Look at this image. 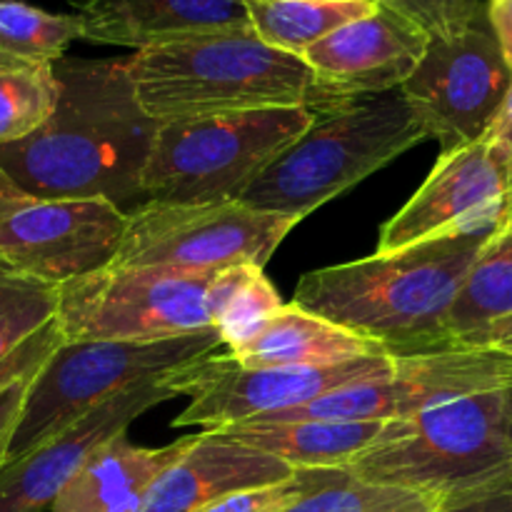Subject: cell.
Listing matches in <instances>:
<instances>
[{
  "label": "cell",
  "instance_id": "1",
  "mask_svg": "<svg viewBox=\"0 0 512 512\" xmlns=\"http://www.w3.org/2000/svg\"><path fill=\"white\" fill-rule=\"evenodd\" d=\"M60 98L25 140L0 148V170L48 200L143 198V175L160 123L145 113L125 60L55 63Z\"/></svg>",
  "mask_w": 512,
  "mask_h": 512
},
{
  "label": "cell",
  "instance_id": "2",
  "mask_svg": "<svg viewBox=\"0 0 512 512\" xmlns=\"http://www.w3.org/2000/svg\"><path fill=\"white\" fill-rule=\"evenodd\" d=\"M493 230L425 240L313 270L293 303L385 350L390 358L455 350L450 318Z\"/></svg>",
  "mask_w": 512,
  "mask_h": 512
},
{
  "label": "cell",
  "instance_id": "3",
  "mask_svg": "<svg viewBox=\"0 0 512 512\" xmlns=\"http://www.w3.org/2000/svg\"><path fill=\"white\" fill-rule=\"evenodd\" d=\"M140 105L158 123L265 108H330L298 55L263 43L253 28L208 30L148 45L125 58Z\"/></svg>",
  "mask_w": 512,
  "mask_h": 512
},
{
  "label": "cell",
  "instance_id": "4",
  "mask_svg": "<svg viewBox=\"0 0 512 512\" xmlns=\"http://www.w3.org/2000/svg\"><path fill=\"white\" fill-rule=\"evenodd\" d=\"M345 470L365 483L425 495L438 508L510 488L505 390L388 420L378 440Z\"/></svg>",
  "mask_w": 512,
  "mask_h": 512
},
{
  "label": "cell",
  "instance_id": "5",
  "mask_svg": "<svg viewBox=\"0 0 512 512\" xmlns=\"http://www.w3.org/2000/svg\"><path fill=\"white\" fill-rule=\"evenodd\" d=\"M423 140L428 135L400 90L343 100L318 110L313 125L240 200L263 213L303 220Z\"/></svg>",
  "mask_w": 512,
  "mask_h": 512
},
{
  "label": "cell",
  "instance_id": "6",
  "mask_svg": "<svg viewBox=\"0 0 512 512\" xmlns=\"http://www.w3.org/2000/svg\"><path fill=\"white\" fill-rule=\"evenodd\" d=\"M313 120L310 108H265L160 123L143 175V198L153 203L240 200Z\"/></svg>",
  "mask_w": 512,
  "mask_h": 512
},
{
  "label": "cell",
  "instance_id": "7",
  "mask_svg": "<svg viewBox=\"0 0 512 512\" xmlns=\"http://www.w3.org/2000/svg\"><path fill=\"white\" fill-rule=\"evenodd\" d=\"M220 348L225 340L218 328L150 343H63L30 383L8 463L53 440L130 385L168 378Z\"/></svg>",
  "mask_w": 512,
  "mask_h": 512
},
{
  "label": "cell",
  "instance_id": "8",
  "mask_svg": "<svg viewBox=\"0 0 512 512\" xmlns=\"http://www.w3.org/2000/svg\"><path fill=\"white\" fill-rule=\"evenodd\" d=\"M300 220L245 205L153 203L128 213L115 250V268H155L173 273H218L233 265L265 268Z\"/></svg>",
  "mask_w": 512,
  "mask_h": 512
},
{
  "label": "cell",
  "instance_id": "9",
  "mask_svg": "<svg viewBox=\"0 0 512 512\" xmlns=\"http://www.w3.org/2000/svg\"><path fill=\"white\" fill-rule=\"evenodd\" d=\"M215 273L105 268L60 285L58 323L65 343H150L213 328L208 288Z\"/></svg>",
  "mask_w": 512,
  "mask_h": 512
},
{
  "label": "cell",
  "instance_id": "10",
  "mask_svg": "<svg viewBox=\"0 0 512 512\" xmlns=\"http://www.w3.org/2000/svg\"><path fill=\"white\" fill-rule=\"evenodd\" d=\"M512 68L495 38L488 8L445 38H430L423 60L400 88L440 153L475 143L493 128L510 93Z\"/></svg>",
  "mask_w": 512,
  "mask_h": 512
},
{
  "label": "cell",
  "instance_id": "11",
  "mask_svg": "<svg viewBox=\"0 0 512 512\" xmlns=\"http://www.w3.org/2000/svg\"><path fill=\"white\" fill-rule=\"evenodd\" d=\"M512 385V355L495 348H455L443 353L393 358L388 373L333 390L318 400L265 415L250 423L333 420V423H388L435 405Z\"/></svg>",
  "mask_w": 512,
  "mask_h": 512
},
{
  "label": "cell",
  "instance_id": "12",
  "mask_svg": "<svg viewBox=\"0 0 512 512\" xmlns=\"http://www.w3.org/2000/svg\"><path fill=\"white\" fill-rule=\"evenodd\" d=\"M393 358H360L338 365L305 368H245L230 353H215L165 378V385L188 398L175 428L218 430L250 423L318 400L333 390L365 383L388 373Z\"/></svg>",
  "mask_w": 512,
  "mask_h": 512
},
{
  "label": "cell",
  "instance_id": "13",
  "mask_svg": "<svg viewBox=\"0 0 512 512\" xmlns=\"http://www.w3.org/2000/svg\"><path fill=\"white\" fill-rule=\"evenodd\" d=\"M128 213L108 200H48L0 170V270L63 285L113 263Z\"/></svg>",
  "mask_w": 512,
  "mask_h": 512
},
{
  "label": "cell",
  "instance_id": "14",
  "mask_svg": "<svg viewBox=\"0 0 512 512\" xmlns=\"http://www.w3.org/2000/svg\"><path fill=\"white\" fill-rule=\"evenodd\" d=\"M512 228V150L493 130L440 153L425 183L383 225L375 253L458 233Z\"/></svg>",
  "mask_w": 512,
  "mask_h": 512
},
{
  "label": "cell",
  "instance_id": "15",
  "mask_svg": "<svg viewBox=\"0 0 512 512\" xmlns=\"http://www.w3.org/2000/svg\"><path fill=\"white\" fill-rule=\"evenodd\" d=\"M173 398L175 393L165 385V378L143 380L105 400L40 448L10 460L0 470V512L50 510L95 450L128 433L140 415Z\"/></svg>",
  "mask_w": 512,
  "mask_h": 512
},
{
  "label": "cell",
  "instance_id": "16",
  "mask_svg": "<svg viewBox=\"0 0 512 512\" xmlns=\"http://www.w3.org/2000/svg\"><path fill=\"white\" fill-rule=\"evenodd\" d=\"M430 35L398 10L375 3L303 53L330 103L400 90L428 50Z\"/></svg>",
  "mask_w": 512,
  "mask_h": 512
},
{
  "label": "cell",
  "instance_id": "17",
  "mask_svg": "<svg viewBox=\"0 0 512 512\" xmlns=\"http://www.w3.org/2000/svg\"><path fill=\"white\" fill-rule=\"evenodd\" d=\"M293 473L280 458L203 430L193 448L155 480L140 512H198L235 490L278 483Z\"/></svg>",
  "mask_w": 512,
  "mask_h": 512
},
{
  "label": "cell",
  "instance_id": "18",
  "mask_svg": "<svg viewBox=\"0 0 512 512\" xmlns=\"http://www.w3.org/2000/svg\"><path fill=\"white\" fill-rule=\"evenodd\" d=\"M83 40L143 50L180 35L250 28L245 0H80Z\"/></svg>",
  "mask_w": 512,
  "mask_h": 512
},
{
  "label": "cell",
  "instance_id": "19",
  "mask_svg": "<svg viewBox=\"0 0 512 512\" xmlns=\"http://www.w3.org/2000/svg\"><path fill=\"white\" fill-rule=\"evenodd\" d=\"M195 440L198 435L178 438L163 448H138L125 435L113 438L90 455L50 512H140L155 480L173 468Z\"/></svg>",
  "mask_w": 512,
  "mask_h": 512
},
{
  "label": "cell",
  "instance_id": "20",
  "mask_svg": "<svg viewBox=\"0 0 512 512\" xmlns=\"http://www.w3.org/2000/svg\"><path fill=\"white\" fill-rule=\"evenodd\" d=\"M228 353L245 368H305L388 355L373 340L360 338L295 303L283 305L258 333Z\"/></svg>",
  "mask_w": 512,
  "mask_h": 512
},
{
  "label": "cell",
  "instance_id": "21",
  "mask_svg": "<svg viewBox=\"0 0 512 512\" xmlns=\"http://www.w3.org/2000/svg\"><path fill=\"white\" fill-rule=\"evenodd\" d=\"M385 423H333V420H288V423H238L213 433L280 458L293 470H345L378 440Z\"/></svg>",
  "mask_w": 512,
  "mask_h": 512
},
{
  "label": "cell",
  "instance_id": "22",
  "mask_svg": "<svg viewBox=\"0 0 512 512\" xmlns=\"http://www.w3.org/2000/svg\"><path fill=\"white\" fill-rule=\"evenodd\" d=\"M378 0H245L250 28L263 43L298 55L350 20L375 8Z\"/></svg>",
  "mask_w": 512,
  "mask_h": 512
},
{
  "label": "cell",
  "instance_id": "23",
  "mask_svg": "<svg viewBox=\"0 0 512 512\" xmlns=\"http://www.w3.org/2000/svg\"><path fill=\"white\" fill-rule=\"evenodd\" d=\"M508 315H512V228L493 235L465 280L450 318L455 348H478L485 330Z\"/></svg>",
  "mask_w": 512,
  "mask_h": 512
},
{
  "label": "cell",
  "instance_id": "24",
  "mask_svg": "<svg viewBox=\"0 0 512 512\" xmlns=\"http://www.w3.org/2000/svg\"><path fill=\"white\" fill-rule=\"evenodd\" d=\"M283 308L270 280L258 265H233L218 270L208 288V310L213 328L223 335L225 348L233 350L258 333L265 320Z\"/></svg>",
  "mask_w": 512,
  "mask_h": 512
},
{
  "label": "cell",
  "instance_id": "25",
  "mask_svg": "<svg viewBox=\"0 0 512 512\" xmlns=\"http://www.w3.org/2000/svg\"><path fill=\"white\" fill-rule=\"evenodd\" d=\"M60 98L55 63L0 55V148L33 135Z\"/></svg>",
  "mask_w": 512,
  "mask_h": 512
},
{
  "label": "cell",
  "instance_id": "26",
  "mask_svg": "<svg viewBox=\"0 0 512 512\" xmlns=\"http://www.w3.org/2000/svg\"><path fill=\"white\" fill-rule=\"evenodd\" d=\"M73 40H83L78 13H48L20 0H0V55L58 63Z\"/></svg>",
  "mask_w": 512,
  "mask_h": 512
},
{
  "label": "cell",
  "instance_id": "27",
  "mask_svg": "<svg viewBox=\"0 0 512 512\" xmlns=\"http://www.w3.org/2000/svg\"><path fill=\"white\" fill-rule=\"evenodd\" d=\"M60 285L0 270V363L58 313Z\"/></svg>",
  "mask_w": 512,
  "mask_h": 512
},
{
  "label": "cell",
  "instance_id": "28",
  "mask_svg": "<svg viewBox=\"0 0 512 512\" xmlns=\"http://www.w3.org/2000/svg\"><path fill=\"white\" fill-rule=\"evenodd\" d=\"M438 503L403 488L373 485L350 475L345 483L325 488L280 512H430Z\"/></svg>",
  "mask_w": 512,
  "mask_h": 512
},
{
  "label": "cell",
  "instance_id": "29",
  "mask_svg": "<svg viewBox=\"0 0 512 512\" xmlns=\"http://www.w3.org/2000/svg\"><path fill=\"white\" fill-rule=\"evenodd\" d=\"M348 478V470H295L290 478L278 483L235 490L198 512H280L320 490L345 483Z\"/></svg>",
  "mask_w": 512,
  "mask_h": 512
},
{
  "label": "cell",
  "instance_id": "30",
  "mask_svg": "<svg viewBox=\"0 0 512 512\" xmlns=\"http://www.w3.org/2000/svg\"><path fill=\"white\" fill-rule=\"evenodd\" d=\"M398 10L425 30L430 38H445L473 23L485 13L478 0H378Z\"/></svg>",
  "mask_w": 512,
  "mask_h": 512
},
{
  "label": "cell",
  "instance_id": "31",
  "mask_svg": "<svg viewBox=\"0 0 512 512\" xmlns=\"http://www.w3.org/2000/svg\"><path fill=\"white\" fill-rule=\"evenodd\" d=\"M63 343L65 338L53 318L43 330H38V333H35L33 338L25 340L10 358H5L3 363H0V395H3L10 385L18 383V380L38 375L40 370H43V365L53 358V353Z\"/></svg>",
  "mask_w": 512,
  "mask_h": 512
},
{
  "label": "cell",
  "instance_id": "32",
  "mask_svg": "<svg viewBox=\"0 0 512 512\" xmlns=\"http://www.w3.org/2000/svg\"><path fill=\"white\" fill-rule=\"evenodd\" d=\"M33 378L35 375L18 380V383L10 385V388L0 395V470L8 465L10 443H13L15 430H18L20 413H23V405H25V395H28Z\"/></svg>",
  "mask_w": 512,
  "mask_h": 512
},
{
  "label": "cell",
  "instance_id": "33",
  "mask_svg": "<svg viewBox=\"0 0 512 512\" xmlns=\"http://www.w3.org/2000/svg\"><path fill=\"white\" fill-rule=\"evenodd\" d=\"M488 20L500 48H503L505 60L512 68V0H490Z\"/></svg>",
  "mask_w": 512,
  "mask_h": 512
},
{
  "label": "cell",
  "instance_id": "34",
  "mask_svg": "<svg viewBox=\"0 0 512 512\" xmlns=\"http://www.w3.org/2000/svg\"><path fill=\"white\" fill-rule=\"evenodd\" d=\"M435 512H512V485L498 493L480 495V498L463 500L455 505H443Z\"/></svg>",
  "mask_w": 512,
  "mask_h": 512
},
{
  "label": "cell",
  "instance_id": "35",
  "mask_svg": "<svg viewBox=\"0 0 512 512\" xmlns=\"http://www.w3.org/2000/svg\"><path fill=\"white\" fill-rule=\"evenodd\" d=\"M478 348H495L512 355V315L500 318L498 323L490 325L483 333V338L478 340Z\"/></svg>",
  "mask_w": 512,
  "mask_h": 512
},
{
  "label": "cell",
  "instance_id": "36",
  "mask_svg": "<svg viewBox=\"0 0 512 512\" xmlns=\"http://www.w3.org/2000/svg\"><path fill=\"white\" fill-rule=\"evenodd\" d=\"M490 130H493L500 140H505V143H508V148L512 150V85H510L508 98H505L503 108H500L498 118H495L493 128Z\"/></svg>",
  "mask_w": 512,
  "mask_h": 512
},
{
  "label": "cell",
  "instance_id": "37",
  "mask_svg": "<svg viewBox=\"0 0 512 512\" xmlns=\"http://www.w3.org/2000/svg\"><path fill=\"white\" fill-rule=\"evenodd\" d=\"M505 418H508V435L512 445V385L510 388H505Z\"/></svg>",
  "mask_w": 512,
  "mask_h": 512
},
{
  "label": "cell",
  "instance_id": "38",
  "mask_svg": "<svg viewBox=\"0 0 512 512\" xmlns=\"http://www.w3.org/2000/svg\"><path fill=\"white\" fill-rule=\"evenodd\" d=\"M430 512H435V510H430Z\"/></svg>",
  "mask_w": 512,
  "mask_h": 512
}]
</instances>
